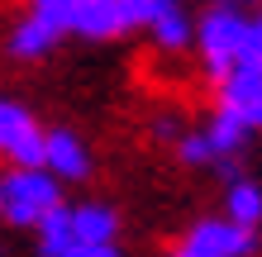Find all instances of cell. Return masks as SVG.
Returning <instances> with one entry per match:
<instances>
[{
    "mask_svg": "<svg viewBox=\"0 0 262 257\" xmlns=\"http://www.w3.org/2000/svg\"><path fill=\"white\" fill-rule=\"evenodd\" d=\"M177 157L186 162V167H220V148L210 143V133H205V129L181 133V138H177Z\"/></svg>",
    "mask_w": 262,
    "mask_h": 257,
    "instance_id": "obj_12",
    "label": "cell"
},
{
    "mask_svg": "<svg viewBox=\"0 0 262 257\" xmlns=\"http://www.w3.org/2000/svg\"><path fill=\"white\" fill-rule=\"evenodd\" d=\"M181 248H191L200 257H248V252H257V233L234 219H200Z\"/></svg>",
    "mask_w": 262,
    "mask_h": 257,
    "instance_id": "obj_4",
    "label": "cell"
},
{
    "mask_svg": "<svg viewBox=\"0 0 262 257\" xmlns=\"http://www.w3.org/2000/svg\"><path fill=\"white\" fill-rule=\"evenodd\" d=\"M43 167L53 176H62V181H81L91 172V157H86V148H81L76 133L57 129V133H48V162H43Z\"/></svg>",
    "mask_w": 262,
    "mask_h": 257,
    "instance_id": "obj_7",
    "label": "cell"
},
{
    "mask_svg": "<svg viewBox=\"0 0 262 257\" xmlns=\"http://www.w3.org/2000/svg\"><path fill=\"white\" fill-rule=\"evenodd\" d=\"M0 209H5L10 224H38L62 209V186L48 167H14L5 181H0Z\"/></svg>",
    "mask_w": 262,
    "mask_h": 257,
    "instance_id": "obj_2",
    "label": "cell"
},
{
    "mask_svg": "<svg viewBox=\"0 0 262 257\" xmlns=\"http://www.w3.org/2000/svg\"><path fill=\"white\" fill-rule=\"evenodd\" d=\"M224 209H229L234 224H243V229L257 233V224H262V186H253V181H234V186L224 191Z\"/></svg>",
    "mask_w": 262,
    "mask_h": 257,
    "instance_id": "obj_10",
    "label": "cell"
},
{
    "mask_svg": "<svg viewBox=\"0 0 262 257\" xmlns=\"http://www.w3.org/2000/svg\"><path fill=\"white\" fill-rule=\"evenodd\" d=\"M0 219H5V209H0Z\"/></svg>",
    "mask_w": 262,
    "mask_h": 257,
    "instance_id": "obj_18",
    "label": "cell"
},
{
    "mask_svg": "<svg viewBox=\"0 0 262 257\" xmlns=\"http://www.w3.org/2000/svg\"><path fill=\"white\" fill-rule=\"evenodd\" d=\"M57 38H62V29H57L48 14L29 10L24 19L14 24V34H10V53H14V57H43V53H53Z\"/></svg>",
    "mask_w": 262,
    "mask_h": 257,
    "instance_id": "obj_6",
    "label": "cell"
},
{
    "mask_svg": "<svg viewBox=\"0 0 262 257\" xmlns=\"http://www.w3.org/2000/svg\"><path fill=\"white\" fill-rule=\"evenodd\" d=\"M238 67H248V72H257V77H262V14H257L253 29H248V43H243Z\"/></svg>",
    "mask_w": 262,
    "mask_h": 257,
    "instance_id": "obj_15",
    "label": "cell"
},
{
    "mask_svg": "<svg viewBox=\"0 0 262 257\" xmlns=\"http://www.w3.org/2000/svg\"><path fill=\"white\" fill-rule=\"evenodd\" d=\"M248 29H253V19L243 14L238 0H214V5L200 14L195 43H200V62H205V72L214 81H224L229 72L238 67L243 43H248Z\"/></svg>",
    "mask_w": 262,
    "mask_h": 257,
    "instance_id": "obj_1",
    "label": "cell"
},
{
    "mask_svg": "<svg viewBox=\"0 0 262 257\" xmlns=\"http://www.w3.org/2000/svg\"><path fill=\"white\" fill-rule=\"evenodd\" d=\"M72 248H76V229H72V209L62 205L38 224V252L43 257H67Z\"/></svg>",
    "mask_w": 262,
    "mask_h": 257,
    "instance_id": "obj_11",
    "label": "cell"
},
{
    "mask_svg": "<svg viewBox=\"0 0 262 257\" xmlns=\"http://www.w3.org/2000/svg\"><path fill=\"white\" fill-rule=\"evenodd\" d=\"M152 38H158V48L167 53H181L191 43V19H186V10H177V14H167V19L152 24Z\"/></svg>",
    "mask_w": 262,
    "mask_h": 257,
    "instance_id": "obj_13",
    "label": "cell"
},
{
    "mask_svg": "<svg viewBox=\"0 0 262 257\" xmlns=\"http://www.w3.org/2000/svg\"><path fill=\"white\" fill-rule=\"evenodd\" d=\"M172 257H200V252H191V248H181V252H172Z\"/></svg>",
    "mask_w": 262,
    "mask_h": 257,
    "instance_id": "obj_17",
    "label": "cell"
},
{
    "mask_svg": "<svg viewBox=\"0 0 262 257\" xmlns=\"http://www.w3.org/2000/svg\"><path fill=\"white\" fill-rule=\"evenodd\" d=\"M129 5V29H152L158 19H167V14H177L181 10V0H124Z\"/></svg>",
    "mask_w": 262,
    "mask_h": 257,
    "instance_id": "obj_14",
    "label": "cell"
},
{
    "mask_svg": "<svg viewBox=\"0 0 262 257\" xmlns=\"http://www.w3.org/2000/svg\"><path fill=\"white\" fill-rule=\"evenodd\" d=\"M220 105H224V110H234V114H243L257 129L262 124V77L248 72V67H234L220 81Z\"/></svg>",
    "mask_w": 262,
    "mask_h": 257,
    "instance_id": "obj_5",
    "label": "cell"
},
{
    "mask_svg": "<svg viewBox=\"0 0 262 257\" xmlns=\"http://www.w3.org/2000/svg\"><path fill=\"white\" fill-rule=\"evenodd\" d=\"M205 133H210V143L220 148V162H224V157H238V148L248 143L253 124H248L243 114H234V110H224V105H220V110H214V119L205 124Z\"/></svg>",
    "mask_w": 262,
    "mask_h": 257,
    "instance_id": "obj_9",
    "label": "cell"
},
{
    "mask_svg": "<svg viewBox=\"0 0 262 257\" xmlns=\"http://www.w3.org/2000/svg\"><path fill=\"white\" fill-rule=\"evenodd\" d=\"M67 257H119V248H115V243H105V248H96V243H76Z\"/></svg>",
    "mask_w": 262,
    "mask_h": 257,
    "instance_id": "obj_16",
    "label": "cell"
},
{
    "mask_svg": "<svg viewBox=\"0 0 262 257\" xmlns=\"http://www.w3.org/2000/svg\"><path fill=\"white\" fill-rule=\"evenodd\" d=\"M0 153L14 167H43L48 162V133L34 124V114L14 100H0Z\"/></svg>",
    "mask_w": 262,
    "mask_h": 257,
    "instance_id": "obj_3",
    "label": "cell"
},
{
    "mask_svg": "<svg viewBox=\"0 0 262 257\" xmlns=\"http://www.w3.org/2000/svg\"><path fill=\"white\" fill-rule=\"evenodd\" d=\"M72 229H76V243H115V229H119V219H115V209H105V205H76L72 209Z\"/></svg>",
    "mask_w": 262,
    "mask_h": 257,
    "instance_id": "obj_8",
    "label": "cell"
}]
</instances>
